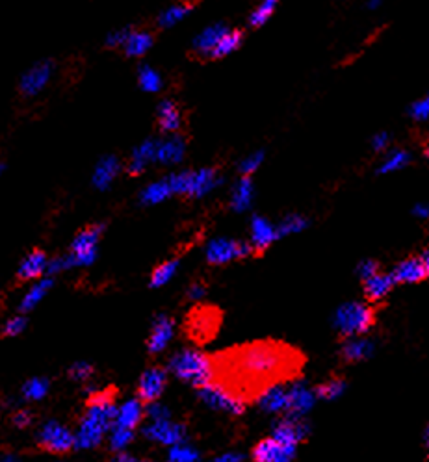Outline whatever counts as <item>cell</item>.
Returning <instances> with one entry per match:
<instances>
[{"instance_id":"8","label":"cell","mask_w":429,"mask_h":462,"mask_svg":"<svg viewBox=\"0 0 429 462\" xmlns=\"http://www.w3.org/2000/svg\"><path fill=\"white\" fill-rule=\"evenodd\" d=\"M294 455H296V446L279 442L275 437L264 438L253 447L255 462H292Z\"/></svg>"},{"instance_id":"33","label":"cell","mask_w":429,"mask_h":462,"mask_svg":"<svg viewBox=\"0 0 429 462\" xmlns=\"http://www.w3.org/2000/svg\"><path fill=\"white\" fill-rule=\"evenodd\" d=\"M251 199H253V184H251L249 177H244L238 182L235 189V197H232V206L236 210H244L249 206Z\"/></svg>"},{"instance_id":"47","label":"cell","mask_w":429,"mask_h":462,"mask_svg":"<svg viewBox=\"0 0 429 462\" xmlns=\"http://www.w3.org/2000/svg\"><path fill=\"white\" fill-rule=\"evenodd\" d=\"M262 160H264V154H262V153H256V154H253L251 158H247V160H244V162H242V166H240L242 175H244V177H249V175L253 173V171H255L259 166H261Z\"/></svg>"},{"instance_id":"41","label":"cell","mask_w":429,"mask_h":462,"mask_svg":"<svg viewBox=\"0 0 429 462\" xmlns=\"http://www.w3.org/2000/svg\"><path fill=\"white\" fill-rule=\"evenodd\" d=\"M306 227V221L301 218V216H288L281 223L279 227V236H285V234H292V232H299Z\"/></svg>"},{"instance_id":"43","label":"cell","mask_w":429,"mask_h":462,"mask_svg":"<svg viewBox=\"0 0 429 462\" xmlns=\"http://www.w3.org/2000/svg\"><path fill=\"white\" fill-rule=\"evenodd\" d=\"M46 394V381L43 379H32L25 385V396L28 399H41Z\"/></svg>"},{"instance_id":"12","label":"cell","mask_w":429,"mask_h":462,"mask_svg":"<svg viewBox=\"0 0 429 462\" xmlns=\"http://www.w3.org/2000/svg\"><path fill=\"white\" fill-rule=\"evenodd\" d=\"M309 432V427L303 422L301 418H294V416H286L285 420L277 423L275 429H273V437L282 444H288V446H297L299 442H303Z\"/></svg>"},{"instance_id":"4","label":"cell","mask_w":429,"mask_h":462,"mask_svg":"<svg viewBox=\"0 0 429 462\" xmlns=\"http://www.w3.org/2000/svg\"><path fill=\"white\" fill-rule=\"evenodd\" d=\"M375 323V312L364 303H346L337 310L335 314V327L338 335L344 338H353V336H363L372 329Z\"/></svg>"},{"instance_id":"13","label":"cell","mask_w":429,"mask_h":462,"mask_svg":"<svg viewBox=\"0 0 429 462\" xmlns=\"http://www.w3.org/2000/svg\"><path fill=\"white\" fill-rule=\"evenodd\" d=\"M396 285H414L428 277L422 258H405L402 260L392 271Z\"/></svg>"},{"instance_id":"5","label":"cell","mask_w":429,"mask_h":462,"mask_svg":"<svg viewBox=\"0 0 429 462\" xmlns=\"http://www.w3.org/2000/svg\"><path fill=\"white\" fill-rule=\"evenodd\" d=\"M77 444V438L73 437L71 432L67 431L66 427H61L60 423H46L39 432V440H37V447L41 451L51 453V455H67L71 453V449Z\"/></svg>"},{"instance_id":"19","label":"cell","mask_w":429,"mask_h":462,"mask_svg":"<svg viewBox=\"0 0 429 462\" xmlns=\"http://www.w3.org/2000/svg\"><path fill=\"white\" fill-rule=\"evenodd\" d=\"M145 435L149 438H153V440L168 444V446H177L184 438V429L180 425H175V423L163 420V422H154V425L149 427Z\"/></svg>"},{"instance_id":"30","label":"cell","mask_w":429,"mask_h":462,"mask_svg":"<svg viewBox=\"0 0 429 462\" xmlns=\"http://www.w3.org/2000/svg\"><path fill=\"white\" fill-rule=\"evenodd\" d=\"M171 192L179 193V195H194L195 186V173L194 171H186V173L171 175L168 178Z\"/></svg>"},{"instance_id":"37","label":"cell","mask_w":429,"mask_h":462,"mask_svg":"<svg viewBox=\"0 0 429 462\" xmlns=\"http://www.w3.org/2000/svg\"><path fill=\"white\" fill-rule=\"evenodd\" d=\"M216 184V171L214 169H203V171H197L195 173V186H194V195L199 197L204 195L209 189L214 188Z\"/></svg>"},{"instance_id":"38","label":"cell","mask_w":429,"mask_h":462,"mask_svg":"<svg viewBox=\"0 0 429 462\" xmlns=\"http://www.w3.org/2000/svg\"><path fill=\"white\" fill-rule=\"evenodd\" d=\"M175 270H177V260H168V262L160 264L158 268L153 271L151 286H153V288H160L162 285H166V282L173 277Z\"/></svg>"},{"instance_id":"60","label":"cell","mask_w":429,"mask_h":462,"mask_svg":"<svg viewBox=\"0 0 429 462\" xmlns=\"http://www.w3.org/2000/svg\"><path fill=\"white\" fill-rule=\"evenodd\" d=\"M425 156L429 158V145H428V147H425Z\"/></svg>"},{"instance_id":"18","label":"cell","mask_w":429,"mask_h":462,"mask_svg":"<svg viewBox=\"0 0 429 462\" xmlns=\"http://www.w3.org/2000/svg\"><path fill=\"white\" fill-rule=\"evenodd\" d=\"M227 32H229V28H227L223 23L209 26V28L194 41V49L195 52L199 54V58H210L212 51H214L216 45H218V41H220Z\"/></svg>"},{"instance_id":"61","label":"cell","mask_w":429,"mask_h":462,"mask_svg":"<svg viewBox=\"0 0 429 462\" xmlns=\"http://www.w3.org/2000/svg\"><path fill=\"white\" fill-rule=\"evenodd\" d=\"M4 462H13V461H11V458H6V461Z\"/></svg>"},{"instance_id":"56","label":"cell","mask_w":429,"mask_h":462,"mask_svg":"<svg viewBox=\"0 0 429 462\" xmlns=\"http://www.w3.org/2000/svg\"><path fill=\"white\" fill-rule=\"evenodd\" d=\"M242 461V455H238V453H227V455H223V457H218L216 461L212 462H240Z\"/></svg>"},{"instance_id":"14","label":"cell","mask_w":429,"mask_h":462,"mask_svg":"<svg viewBox=\"0 0 429 462\" xmlns=\"http://www.w3.org/2000/svg\"><path fill=\"white\" fill-rule=\"evenodd\" d=\"M45 270H46L45 251L34 249L25 260H23V264H20L19 271H17V282H19V285H25V282L39 279Z\"/></svg>"},{"instance_id":"11","label":"cell","mask_w":429,"mask_h":462,"mask_svg":"<svg viewBox=\"0 0 429 462\" xmlns=\"http://www.w3.org/2000/svg\"><path fill=\"white\" fill-rule=\"evenodd\" d=\"M52 73V61L51 60H43L39 63H36L34 67H30L28 71L23 75L20 78V92L25 96H34L45 87V84L49 82Z\"/></svg>"},{"instance_id":"28","label":"cell","mask_w":429,"mask_h":462,"mask_svg":"<svg viewBox=\"0 0 429 462\" xmlns=\"http://www.w3.org/2000/svg\"><path fill=\"white\" fill-rule=\"evenodd\" d=\"M242 39H244L242 30H229L220 41H218V45H216V49L212 51L210 58H212V60H220V58L229 56L230 52H235L236 49L240 46Z\"/></svg>"},{"instance_id":"58","label":"cell","mask_w":429,"mask_h":462,"mask_svg":"<svg viewBox=\"0 0 429 462\" xmlns=\"http://www.w3.org/2000/svg\"><path fill=\"white\" fill-rule=\"evenodd\" d=\"M383 4V0H368V8H370V10H378L379 6Z\"/></svg>"},{"instance_id":"50","label":"cell","mask_w":429,"mask_h":462,"mask_svg":"<svg viewBox=\"0 0 429 462\" xmlns=\"http://www.w3.org/2000/svg\"><path fill=\"white\" fill-rule=\"evenodd\" d=\"M145 163H147V160L139 156V154L134 151L132 160H130V162H128V166H127V173L130 175V177H138L139 173H143V168H145Z\"/></svg>"},{"instance_id":"29","label":"cell","mask_w":429,"mask_h":462,"mask_svg":"<svg viewBox=\"0 0 429 462\" xmlns=\"http://www.w3.org/2000/svg\"><path fill=\"white\" fill-rule=\"evenodd\" d=\"M153 46V36L147 32H132L128 41L125 43V52L127 56H143L145 52Z\"/></svg>"},{"instance_id":"17","label":"cell","mask_w":429,"mask_h":462,"mask_svg":"<svg viewBox=\"0 0 429 462\" xmlns=\"http://www.w3.org/2000/svg\"><path fill=\"white\" fill-rule=\"evenodd\" d=\"M364 282V295H366L368 301H381L385 299L388 294H390V289L394 288L396 285V280H394L392 273H375L370 279L363 280Z\"/></svg>"},{"instance_id":"26","label":"cell","mask_w":429,"mask_h":462,"mask_svg":"<svg viewBox=\"0 0 429 462\" xmlns=\"http://www.w3.org/2000/svg\"><path fill=\"white\" fill-rule=\"evenodd\" d=\"M106 432V427H102L101 423L92 422V420H82L80 432L77 437V446L78 447H93L101 442L102 435Z\"/></svg>"},{"instance_id":"35","label":"cell","mask_w":429,"mask_h":462,"mask_svg":"<svg viewBox=\"0 0 429 462\" xmlns=\"http://www.w3.org/2000/svg\"><path fill=\"white\" fill-rule=\"evenodd\" d=\"M169 193H173V192H171V186H169V182L166 180V182L151 184V186H149V188L142 193V199H143V203L154 204V203H160V201H163V199L168 197Z\"/></svg>"},{"instance_id":"42","label":"cell","mask_w":429,"mask_h":462,"mask_svg":"<svg viewBox=\"0 0 429 462\" xmlns=\"http://www.w3.org/2000/svg\"><path fill=\"white\" fill-rule=\"evenodd\" d=\"M409 113L416 121H429V95L420 99V101L413 102L409 108Z\"/></svg>"},{"instance_id":"27","label":"cell","mask_w":429,"mask_h":462,"mask_svg":"<svg viewBox=\"0 0 429 462\" xmlns=\"http://www.w3.org/2000/svg\"><path fill=\"white\" fill-rule=\"evenodd\" d=\"M184 156V139L180 136H173L158 145V156L156 160L163 163H177Z\"/></svg>"},{"instance_id":"48","label":"cell","mask_w":429,"mask_h":462,"mask_svg":"<svg viewBox=\"0 0 429 462\" xmlns=\"http://www.w3.org/2000/svg\"><path fill=\"white\" fill-rule=\"evenodd\" d=\"M92 373H93V368L89 366V364H84V362L75 364V366L69 370V377L75 379V381H86L87 377H92Z\"/></svg>"},{"instance_id":"20","label":"cell","mask_w":429,"mask_h":462,"mask_svg":"<svg viewBox=\"0 0 429 462\" xmlns=\"http://www.w3.org/2000/svg\"><path fill=\"white\" fill-rule=\"evenodd\" d=\"M373 353V344L363 336H353V338H347L346 344L340 349V355L346 362H361L370 358V355Z\"/></svg>"},{"instance_id":"22","label":"cell","mask_w":429,"mask_h":462,"mask_svg":"<svg viewBox=\"0 0 429 462\" xmlns=\"http://www.w3.org/2000/svg\"><path fill=\"white\" fill-rule=\"evenodd\" d=\"M171 332H173V321L169 320V318H166V316H160L158 320H156V323H154L153 332L149 336V342H147L149 351H151V353H158V351H162L163 347H166V344L169 342V338H171Z\"/></svg>"},{"instance_id":"1","label":"cell","mask_w":429,"mask_h":462,"mask_svg":"<svg viewBox=\"0 0 429 462\" xmlns=\"http://www.w3.org/2000/svg\"><path fill=\"white\" fill-rule=\"evenodd\" d=\"M212 356V382L242 403L261 401L266 392L299 373L303 356L282 342H251Z\"/></svg>"},{"instance_id":"31","label":"cell","mask_w":429,"mask_h":462,"mask_svg":"<svg viewBox=\"0 0 429 462\" xmlns=\"http://www.w3.org/2000/svg\"><path fill=\"white\" fill-rule=\"evenodd\" d=\"M346 390V382L342 379H338V377H332L329 381H325L323 385H320L316 388V396L323 401H332V399H337L340 397Z\"/></svg>"},{"instance_id":"9","label":"cell","mask_w":429,"mask_h":462,"mask_svg":"<svg viewBox=\"0 0 429 462\" xmlns=\"http://www.w3.org/2000/svg\"><path fill=\"white\" fill-rule=\"evenodd\" d=\"M251 247L247 244H240L236 239H218L214 244L209 247V253H206V258H209V264L212 266H220L229 262V260L235 258H244L251 253Z\"/></svg>"},{"instance_id":"40","label":"cell","mask_w":429,"mask_h":462,"mask_svg":"<svg viewBox=\"0 0 429 462\" xmlns=\"http://www.w3.org/2000/svg\"><path fill=\"white\" fill-rule=\"evenodd\" d=\"M51 285H52L51 280H43L41 285H37L36 288L32 289L30 294L26 295V299L23 301V305H20V312H28V310H30L32 306L36 305L37 301H39L43 295H45V292L51 288Z\"/></svg>"},{"instance_id":"46","label":"cell","mask_w":429,"mask_h":462,"mask_svg":"<svg viewBox=\"0 0 429 462\" xmlns=\"http://www.w3.org/2000/svg\"><path fill=\"white\" fill-rule=\"evenodd\" d=\"M130 34H132V28H123V30L119 32H113L112 36L106 39V45L112 46V49H116V46H125Z\"/></svg>"},{"instance_id":"2","label":"cell","mask_w":429,"mask_h":462,"mask_svg":"<svg viewBox=\"0 0 429 462\" xmlns=\"http://www.w3.org/2000/svg\"><path fill=\"white\" fill-rule=\"evenodd\" d=\"M223 312L214 305H195L189 308L184 320V336L195 346H206L220 332Z\"/></svg>"},{"instance_id":"51","label":"cell","mask_w":429,"mask_h":462,"mask_svg":"<svg viewBox=\"0 0 429 462\" xmlns=\"http://www.w3.org/2000/svg\"><path fill=\"white\" fill-rule=\"evenodd\" d=\"M26 325V320L25 318H13V320H10L8 321V323H6V327H4V332H2V336H15V335H19L20 330H23V327Z\"/></svg>"},{"instance_id":"44","label":"cell","mask_w":429,"mask_h":462,"mask_svg":"<svg viewBox=\"0 0 429 462\" xmlns=\"http://www.w3.org/2000/svg\"><path fill=\"white\" fill-rule=\"evenodd\" d=\"M199 455L189 447H173L169 453V462H197Z\"/></svg>"},{"instance_id":"15","label":"cell","mask_w":429,"mask_h":462,"mask_svg":"<svg viewBox=\"0 0 429 462\" xmlns=\"http://www.w3.org/2000/svg\"><path fill=\"white\" fill-rule=\"evenodd\" d=\"M316 401V394L305 388L303 385H294L290 388V405H288V416L301 418L303 414L311 411Z\"/></svg>"},{"instance_id":"6","label":"cell","mask_w":429,"mask_h":462,"mask_svg":"<svg viewBox=\"0 0 429 462\" xmlns=\"http://www.w3.org/2000/svg\"><path fill=\"white\" fill-rule=\"evenodd\" d=\"M102 232V225H89L77 234L71 245V260L67 264H89L95 258V245Z\"/></svg>"},{"instance_id":"34","label":"cell","mask_w":429,"mask_h":462,"mask_svg":"<svg viewBox=\"0 0 429 462\" xmlns=\"http://www.w3.org/2000/svg\"><path fill=\"white\" fill-rule=\"evenodd\" d=\"M411 156L405 151H392V153L388 154V158L381 163V168H379V173L387 175V173H394V171H398V169H404L405 166L409 163Z\"/></svg>"},{"instance_id":"55","label":"cell","mask_w":429,"mask_h":462,"mask_svg":"<svg viewBox=\"0 0 429 462\" xmlns=\"http://www.w3.org/2000/svg\"><path fill=\"white\" fill-rule=\"evenodd\" d=\"M413 213L420 219H429V204L428 203H420L413 208Z\"/></svg>"},{"instance_id":"59","label":"cell","mask_w":429,"mask_h":462,"mask_svg":"<svg viewBox=\"0 0 429 462\" xmlns=\"http://www.w3.org/2000/svg\"><path fill=\"white\" fill-rule=\"evenodd\" d=\"M422 262H424V268L425 271H428V277H429V249H425L424 254H422Z\"/></svg>"},{"instance_id":"53","label":"cell","mask_w":429,"mask_h":462,"mask_svg":"<svg viewBox=\"0 0 429 462\" xmlns=\"http://www.w3.org/2000/svg\"><path fill=\"white\" fill-rule=\"evenodd\" d=\"M388 143H390V137H388L387 132L375 134L372 139V149L373 151H378V153H381V151H385V149L388 147Z\"/></svg>"},{"instance_id":"54","label":"cell","mask_w":429,"mask_h":462,"mask_svg":"<svg viewBox=\"0 0 429 462\" xmlns=\"http://www.w3.org/2000/svg\"><path fill=\"white\" fill-rule=\"evenodd\" d=\"M149 414L153 416L154 422H163V420H168V418H169V412L166 411L163 406L156 405V403H154V406L151 408V412H149Z\"/></svg>"},{"instance_id":"21","label":"cell","mask_w":429,"mask_h":462,"mask_svg":"<svg viewBox=\"0 0 429 462\" xmlns=\"http://www.w3.org/2000/svg\"><path fill=\"white\" fill-rule=\"evenodd\" d=\"M277 236H279V234L273 230V227H271L266 219L253 218V244H255L253 254H255V256H262V253L270 247L271 242H273Z\"/></svg>"},{"instance_id":"49","label":"cell","mask_w":429,"mask_h":462,"mask_svg":"<svg viewBox=\"0 0 429 462\" xmlns=\"http://www.w3.org/2000/svg\"><path fill=\"white\" fill-rule=\"evenodd\" d=\"M357 273L361 275V279L363 280L370 279V277H373L375 273H379V264L375 260H364V262L359 264Z\"/></svg>"},{"instance_id":"45","label":"cell","mask_w":429,"mask_h":462,"mask_svg":"<svg viewBox=\"0 0 429 462\" xmlns=\"http://www.w3.org/2000/svg\"><path fill=\"white\" fill-rule=\"evenodd\" d=\"M132 437H134L132 429H125V427L116 425L112 435V447L113 449H121V447H125L130 440H132Z\"/></svg>"},{"instance_id":"39","label":"cell","mask_w":429,"mask_h":462,"mask_svg":"<svg viewBox=\"0 0 429 462\" xmlns=\"http://www.w3.org/2000/svg\"><path fill=\"white\" fill-rule=\"evenodd\" d=\"M139 86L145 89V92H158L162 87V80H160V75L151 67L143 65L139 69Z\"/></svg>"},{"instance_id":"16","label":"cell","mask_w":429,"mask_h":462,"mask_svg":"<svg viewBox=\"0 0 429 462\" xmlns=\"http://www.w3.org/2000/svg\"><path fill=\"white\" fill-rule=\"evenodd\" d=\"M156 119H158L160 132L163 134L177 132L180 128V125H182V113H180V108L177 106V102L175 101L160 102Z\"/></svg>"},{"instance_id":"57","label":"cell","mask_w":429,"mask_h":462,"mask_svg":"<svg viewBox=\"0 0 429 462\" xmlns=\"http://www.w3.org/2000/svg\"><path fill=\"white\" fill-rule=\"evenodd\" d=\"M113 462H136L134 461L132 457H130V455H127V453H121V455H119L118 458H116V461Z\"/></svg>"},{"instance_id":"7","label":"cell","mask_w":429,"mask_h":462,"mask_svg":"<svg viewBox=\"0 0 429 462\" xmlns=\"http://www.w3.org/2000/svg\"><path fill=\"white\" fill-rule=\"evenodd\" d=\"M168 385V373L160 366L149 368L138 382V397L143 405H153L162 396L163 388Z\"/></svg>"},{"instance_id":"62","label":"cell","mask_w":429,"mask_h":462,"mask_svg":"<svg viewBox=\"0 0 429 462\" xmlns=\"http://www.w3.org/2000/svg\"><path fill=\"white\" fill-rule=\"evenodd\" d=\"M145 462H149V461H145Z\"/></svg>"},{"instance_id":"25","label":"cell","mask_w":429,"mask_h":462,"mask_svg":"<svg viewBox=\"0 0 429 462\" xmlns=\"http://www.w3.org/2000/svg\"><path fill=\"white\" fill-rule=\"evenodd\" d=\"M119 171V162L116 156H106L102 158L101 162H99L97 169H95V175H93V182L95 186L101 189H106L110 186L116 175Z\"/></svg>"},{"instance_id":"52","label":"cell","mask_w":429,"mask_h":462,"mask_svg":"<svg viewBox=\"0 0 429 462\" xmlns=\"http://www.w3.org/2000/svg\"><path fill=\"white\" fill-rule=\"evenodd\" d=\"M11 422L15 423L19 429H26V427L32 423V414L28 411H17L13 416H11Z\"/></svg>"},{"instance_id":"24","label":"cell","mask_w":429,"mask_h":462,"mask_svg":"<svg viewBox=\"0 0 429 462\" xmlns=\"http://www.w3.org/2000/svg\"><path fill=\"white\" fill-rule=\"evenodd\" d=\"M145 416V412H143V401L139 397L132 399V401H128L127 405L123 406L121 411L118 412V420H116V425L118 427H125V429H136L139 425V422Z\"/></svg>"},{"instance_id":"36","label":"cell","mask_w":429,"mask_h":462,"mask_svg":"<svg viewBox=\"0 0 429 462\" xmlns=\"http://www.w3.org/2000/svg\"><path fill=\"white\" fill-rule=\"evenodd\" d=\"M277 2H279V0H264V2H262V4L251 13L249 25L253 26V28H259V26L264 25L266 20L273 15V11H275L277 8Z\"/></svg>"},{"instance_id":"23","label":"cell","mask_w":429,"mask_h":462,"mask_svg":"<svg viewBox=\"0 0 429 462\" xmlns=\"http://www.w3.org/2000/svg\"><path fill=\"white\" fill-rule=\"evenodd\" d=\"M261 405L268 412H288L290 405V390L282 388L281 385L273 386L261 397Z\"/></svg>"},{"instance_id":"32","label":"cell","mask_w":429,"mask_h":462,"mask_svg":"<svg viewBox=\"0 0 429 462\" xmlns=\"http://www.w3.org/2000/svg\"><path fill=\"white\" fill-rule=\"evenodd\" d=\"M192 10H194V2H189V4L171 6V8H169L168 11H163L162 15H160L158 25L162 26V28H168V26H173L175 23H179V20H182L184 17L188 15V13Z\"/></svg>"},{"instance_id":"10","label":"cell","mask_w":429,"mask_h":462,"mask_svg":"<svg viewBox=\"0 0 429 462\" xmlns=\"http://www.w3.org/2000/svg\"><path fill=\"white\" fill-rule=\"evenodd\" d=\"M199 396L204 403H209L210 406L214 408H221V411H227L230 414H242L245 411V403L238 401L236 397H232L229 392L221 388L220 385L216 382H210L209 386H204L199 390Z\"/></svg>"},{"instance_id":"3","label":"cell","mask_w":429,"mask_h":462,"mask_svg":"<svg viewBox=\"0 0 429 462\" xmlns=\"http://www.w3.org/2000/svg\"><path fill=\"white\" fill-rule=\"evenodd\" d=\"M171 371L179 377L180 381H186L189 385L201 390L204 386H209L214 377L212 370V356L204 355L201 351L184 349L169 364Z\"/></svg>"}]
</instances>
